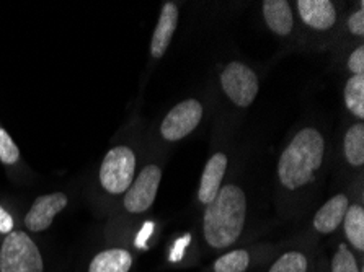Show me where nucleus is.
<instances>
[{
  "mask_svg": "<svg viewBox=\"0 0 364 272\" xmlns=\"http://www.w3.org/2000/svg\"><path fill=\"white\" fill-rule=\"evenodd\" d=\"M247 197L234 185L220 187L213 202L208 204L203 219L204 240L209 246L224 249L239 240L245 225Z\"/></svg>",
  "mask_w": 364,
  "mask_h": 272,
  "instance_id": "1",
  "label": "nucleus"
},
{
  "mask_svg": "<svg viewBox=\"0 0 364 272\" xmlns=\"http://www.w3.org/2000/svg\"><path fill=\"white\" fill-rule=\"evenodd\" d=\"M323 153L325 141L321 132L312 127L297 132L279 157L278 178L281 185L289 191L309 185L321 168Z\"/></svg>",
  "mask_w": 364,
  "mask_h": 272,
  "instance_id": "2",
  "label": "nucleus"
},
{
  "mask_svg": "<svg viewBox=\"0 0 364 272\" xmlns=\"http://www.w3.org/2000/svg\"><path fill=\"white\" fill-rule=\"evenodd\" d=\"M0 272H44L41 249L23 230L5 235L0 245Z\"/></svg>",
  "mask_w": 364,
  "mask_h": 272,
  "instance_id": "3",
  "label": "nucleus"
},
{
  "mask_svg": "<svg viewBox=\"0 0 364 272\" xmlns=\"http://www.w3.org/2000/svg\"><path fill=\"white\" fill-rule=\"evenodd\" d=\"M136 173V155L129 147H113L103 157L100 185L108 194L119 196L129 190Z\"/></svg>",
  "mask_w": 364,
  "mask_h": 272,
  "instance_id": "4",
  "label": "nucleus"
},
{
  "mask_svg": "<svg viewBox=\"0 0 364 272\" xmlns=\"http://www.w3.org/2000/svg\"><path fill=\"white\" fill-rule=\"evenodd\" d=\"M220 85L230 102L239 108H248L258 95V79L248 65L230 62L220 74Z\"/></svg>",
  "mask_w": 364,
  "mask_h": 272,
  "instance_id": "5",
  "label": "nucleus"
},
{
  "mask_svg": "<svg viewBox=\"0 0 364 272\" xmlns=\"http://www.w3.org/2000/svg\"><path fill=\"white\" fill-rule=\"evenodd\" d=\"M162 180V171L157 165H147L139 175L124 196V209L129 214H142L151 209V205L156 201L159 185Z\"/></svg>",
  "mask_w": 364,
  "mask_h": 272,
  "instance_id": "6",
  "label": "nucleus"
},
{
  "mask_svg": "<svg viewBox=\"0 0 364 272\" xmlns=\"http://www.w3.org/2000/svg\"><path fill=\"white\" fill-rule=\"evenodd\" d=\"M203 107L198 99H185L176 104V107L165 116L161 126V132L164 138L170 142L181 141L186 136H190L201 123Z\"/></svg>",
  "mask_w": 364,
  "mask_h": 272,
  "instance_id": "7",
  "label": "nucleus"
},
{
  "mask_svg": "<svg viewBox=\"0 0 364 272\" xmlns=\"http://www.w3.org/2000/svg\"><path fill=\"white\" fill-rule=\"evenodd\" d=\"M69 197L64 192H51L43 194V196L36 197V201L31 204L28 212L25 215V227L26 230L31 233H41L48 230L53 225L54 219L58 214L68 207Z\"/></svg>",
  "mask_w": 364,
  "mask_h": 272,
  "instance_id": "8",
  "label": "nucleus"
},
{
  "mask_svg": "<svg viewBox=\"0 0 364 272\" xmlns=\"http://www.w3.org/2000/svg\"><path fill=\"white\" fill-rule=\"evenodd\" d=\"M176 25H178V9H176V5L173 2H165L161 16H159L156 30H154L151 43L152 58H164V54L167 53L170 41H172Z\"/></svg>",
  "mask_w": 364,
  "mask_h": 272,
  "instance_id": "9",
  "label": "nucleus"
},
{
  "mask_svg": "<svg viewBox=\"0 0 364 272\" xmlns=\"http://www.w3.org/2000/svg\"><path fill=\"white\" fill-rule=\"evenodd\" d=\"M297 10L302 21L314 30H330L336 21L335 5L330 0H299Z\"/></svg>",
  "mask_w": 364,
  "mask_h": 272,
  "instance_id": "10",
  "label": "nucleus"
},
{
  "mask_svg": "<svg viewBox=\"0 0 364 272\" xmlns=\"http://www.w3.org/2000/svg\"><path fill=\"white\" fill-rule=\"evenodd\" d=\"M225 168H228V157L223 152L214 153L209 162L204 166L201 183H200V191H198V199L203 204H209L214 201V197L218 196L220 191V183L225 175Z\"/></svg>",
  "mask_w": 364,
  "mask_h": 272,
  "instance_id": "11",
  "label": "nucleus"
},
{
  "mask_svg": "<svg viewBox=\"0 0 364 272\" xmlns=\"http://www.w3.org/2000/svg\"><path fill=\"white\" fill-rule=\"evenodd\" d=\"M348 205V197L345 194H336L332 199H328L314 217V229L322 235L333 233L343 222Z\"/></svg>",
  "mask_w": 364,
  "mask_h": 272,
  "instance_id": "12",
  "label": "nucleus"
},
{
  "mask_svg": "<svg viewBox=\"0 0 364 272\" xmlns=\"http://www.w3.org/2000/svg\"><path fill=\"white\" fill-rule=\"evenodd\" d=\"M132 254L124 248H108L97 253L88 264V272H129Z\"/></svg>",
  "mask_w": 364,
  "mask_h": 272,
  "instance_id": "13",
  "label": "nucleus"
},
{
  "mask_svg": "<svg viewBox=\"0 0 364 272\" xmlns=\"http://www.w3.org/2000/svg\"><path fill=\"white\" fill-rule=\"evenodd\" d=\"M263 16L269 30L279 36H288L294 25L291 7L284 0H264Z\"/></svg>",
  "mask_w": 364,
  "mask_h": 272,
  "instance_id": "14",
  "label": "nucleus"
},
{
  "mask_svg": "<svg viewBox=\"0 0 364 272\" xmlns=\"http://www.w3.org/2000/svg\"><path fill=\"white\" fill-rule=\"evenodd\" d=\"M343 229L345 235L348 238V241L353 245V248L358 251L364 249V209L363 205L355 204L348 205L343 217Z\"/></svg>",
  "mask_w": 364,
  "mask_h": 272,
  "instance_id": "15",
  "label": "nucleus"
},
{
  "mask_svg": "<svg viewBox=\"0 0 364 272\" xmlns=\"http://www.w3.org/2000/svg\"><path fill=\"white\" fill-rule=\"evenodd\" d=\"M345 157L353 166H363L364 163V126H351L345 136Z\"/></svg>",
  "mask_w": 364,
  "mask_h": 272,
  "instance_id": "16",
  "label": "nucleus"
},
{
  "mask_svg": "<svg viewBox=\"0 0 364 272\" xmlns=\"http://www.w3.org/2000/svg\"><path fill=\"white\" fill-rule=\"evenodd\" d=\"M346 108L356 118H364V75H353L345 87Z\"/></svg>",
  "mask_w": 364,
  "mask_h": 272,
  "instance_id": "17",
  "label": "nucleus"
},
{
  "mask_svg": "<svg viewBox=\"0 0 364 272\" xmlns=\"http://www.w3.org/2000/svg\"><path fill=\"white\" fill-rule=\"evenodd\" d=\"M250 266V254L245 249H234L216 259L214 272H244Z\"/></svg>",
  "mask_w": 364,
  "mask_h": 272,
  "instance_id": "18",
  "label": "nucleus"
},
{
  "mask_svg": "<svg viewBox=\"0 0 364 272\" xmlns=\"http://www.w3.org/2000/svg\"><path fill=\"white\" fill-rule=\"evenodd\" d=\"M268 272H307V258L299 251L284 253L274 261Z\"/></svg>",
  "mask_w": 364,
  "mask_h": 272,
  "instance_id": "19",
  "label": "nucleus"
},
{
  "mask_svg": "<svg viewBox=\"0 0 364 272\" xmlns=\"http://www.w3.org/2000/svg\"><path fill=\"white\" fill-rule=\"evenodd\" d=\"M332 272H361L355 254L346 245H340L336 249L332 259Z\"/></svg>",
  "mask_w": 364,
  "mask_h": 272,
  "instance_id": "20",
  "label": "nucleus"
},
{
  "mask_svg": "<svg viewBox=\"0 0 364 272\" xmlns=\"http://www.w3.org/2000/svg\"><path fill=\"white\" fill-rule=\"evenodd\" d=\"M20 160V150L12 136L0 127V162L4 165H15Z\"/></svg>",
  "mask_w": 364,
  "mask_h": 272,
  "instance_id": "21",
  "label": "nucleus"
},
{
  "mask_svg": "<svg viewBox=\"0 0 364 272\" xmlns=\"http://www.w3.org/2000/svg\"><path fill=\"white\" fill-rule=\"evenodd\" d=\"M348 69L353 75H364V48L360 46L351 53L348 59Z\"/></svg>",
  "mask_w": 364,
  "mask_h": 272,
  "instance_id": "22",
  "label": "nucleus"
},
{
  "mask_svg": "<svg viewBox=\"0 0 364 272\" xmlns=\"http://www.w3.org/2000/svg\"><path fill=\"white\" fill-rule=\"evenodd\" d=\"M348 28H350V31L353 33V35H356V36L364 35V9H363V4H361L360 10L350 16Z\"/></svg>",
  "mask_w": 364,
  "mask_h": 272,
  "instance_id": "23",
  "label": "nucleus"
},
{
  "mask_svg": "<svg viewBox=\"0 0 364 272\" xmlns=\"http://www.w3.org/2000/svg\"><path fill=\"white\" fill-rule=\"evenodd\" d=\"M15 230V220L7 209L0 205V235H9Z\"/></svg>",
  "mask_w": 364,
  "mask_h": 272,
  "instance_id": "24",
  "label": "nucleus"
}]
</instances>
